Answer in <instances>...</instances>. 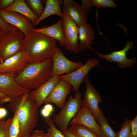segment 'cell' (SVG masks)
Returning a JSON list of instances; mask_svg holds the SVG:
<instances>
[{"label": "cell", "mask_w": 137, "mask_h": 137, "mask_svg": "<svg viewBox=\"0 0 137 137\" xmlns=\"http://www.w3.org/2000/svg\"><path fill=\"white\" fill-rule=\"evenodd\" d=\"M8 107L13 112H17L20 125L18 137L30 134L38 122L39 107L29 93L16 97Z\"/></svg>", "instance_id": "1"}, {"label": "cell", "mask_w": 137, "mask_h": 137, "mask_svg": "<svg viewBox=\"0 0 137 137\" xmlns=\"http://www.w3.org/2000/svg\"><path fill=\"white\" fill-rule=\"evenodd\" d=\"M57 41L42 33L32 30L25 37L23 49L31 63L40 62L52 58L58 47Z\"/></svg>", "instance_id": "2"}, {"label": "cell", "mask_w": 137, "mask_h": 137, "mask_svg": "<svg viewBox=\"0 0 137 137\" xmlns=\"http://www.w3.org/2000/svg\"><path fill=\"white\" fill-rule=\"evenodd\" d=\"M53 67L52 58L40 62L30 63L17 75L15 81L22 88L30 90L35 89L51 77Z\"/></svg>", "instance_id": "3"}, {"label": "cell", "mask_w": 137, "mask_h": 137, "mask_svg": "<svg viewBox=\"0 0 137 137\" xmlns=\"http://www.w3.org/2000/svg\"><path fill=\"white\" fill-rule=\"evenodd\" d=\"M82 94L79 91L73 97L71 95L58 114L53 116V120L62 132L68 129L72 119L77 113L83 105Z\"/></svg>", "instance_id": "4"}, {"label": "cell", "mask_w": 137, "mask_h": 137, "mask_svg": "<svg viewBox=\"0 0 137 137\" xmlns=\"http://www.w3.org/2000/svg\"><path fill=\"white\" fill-rule=\"evenodd\" d=\"M24 38L20 30L5 33L0 37V63L23 49Z\"/></svg>", "instance_id": "5"}, {"label": "cell", "mask_w": 137, "mask_h": 137, "mask_svg": "<svg viewBox=\"0 0 137 137\" xmlns=\"http://www.w3.org/2000/svg\"><path fill=\"white\" fill-rule=\"evenodd\" d=\"M61 6L63 15L62 26L65 38L64 46L71 52L79 53L78 27Z\"/></svg>", "instance_id": "6"}, {"label": "cell", "mask_w": 137, "mask_h": 137, "mask_svg": "<svg viewBox=\"0 0 137 137\" xmlns=\"http://www.w3.org/2000/svg\"><path fill=\"white\" fill-rule=\"evenodd\" d=\"M99 62L97 59L88 58L84 64L74 71L69 73L60 76L72 85V90L75 93L79 92L80 86L90 70L98 66Z\"/></svg>", "instance_id": "7"}, {"label": "cell", "mask_w": 137, "mask_h": 137, "mask_svg": "<svg viewBox=\"0 0 137 137\" xmlns=\"http://www.w3.org/2000/svg\"><path fill=\"white\" fill-rule=\"evenodd\" d=\"M30 63L26 53L23 49L0 63V74H18Z\"/></svg>", "instance_id": "8"}, {"label": "cell", "mask_w": 137, "mask_h": 137, "mask_svg": "<svg viewBox=\"0 0 137 137\" xmlns=\"http://www.w3.org/2000/svg\"><path fill=\"white\" fill-rule=\"evenodd\" d=\"M52 58L53 61V67L51 77L69 73L83 64L81 62H74L67 59L61 49L58 47Z\"/></svg>", "instance_id": "9"}, {"label": "cell", "mask_w": 137, "mask_h": 137, "mask_svg": "<svg viewBox=\"0 0 137 137\" xmlns=\"http://www.w3.org/2000/svg\"><path fill=\"white\" fill-rule=\"evenodd\" d=\"M83 81L85 83L86 87L82 99L83 104L89 108L98 123L100 110L98 104L102 102V99L98 91L90 82L88 75Z\"/></svg>", "instance_id": "10"}, {"label": "cell", "mask_w": 137, "mask_h": 137, "mask_svg": "<svg viewBox=\"0 0 137 137\" xmlns=\"http://www.w3.org/2000/svg\"><path fill=\"white\" fill-rule=\"evenodd\" d=\"M0 16L6 23L18 28L27 36L34 28L30 20L18 13L0 9Z\"/></svg>", "instance_id": "11"}, {"label": "cell", "mask_w": 137, "mask_h": 137, "mask_svg": "<svg viewBox=\"0 0 137 137\" xmlns=\"http://www.w3.org/2000/svg\"><path fill=\"white\" fill-rule=\"evenodd\" d=\"M72 88L70 83L60 78L43 104L53 103L58 108L61 109L66 102L67 97L70 94Z\"/></svg>", "instance_id": "12"}, {"label": "cell", "mask_w": 137, "mask_h": 137, "mask_svg": "<svg viewBox=\"0 0 137 137\" xmlns=\"http://www.w3.org/2000/svg\"><path fill=\"white\" fill-rule=\"evenodd\" d=\"M127 43L125 47L122 49L117 51H111L110 54H103L96 52L100 58L105 59L111 62H116L117 66L121 68L129 67L132 66L136 62V59L133 57L128 59L126 57L128 52L133 48L132 42L126 40Z\"/></svg>", "instance_id": "13"}, {"label": "cell", "mask_w": 137, "mask_h": 137, "mask_svg": "<svg viewBox=\"0 0 137 137\" xmlns=\"http://www.w3.org/2000/svg\"><path fill=\"white\" fill-rule=\"evenodd\" d=\"M79 124L84 126L93 131L98 137H101L100 128L89 108L83 104L80 109L69 124Z\"/></svg>", "instance_id": "14"}, {"label": "cell", "mask_w": 137, "mask_h": 137, "mask_svg": "<svg viewBox=\"0 0 137 137\" xmlns=\"http://www.w3.org/2000/svg\"><path fill=\"white\" fill-rule=\"evenodd\" d=\"M16 75L0 74V92L14 97L29 93L30 90L22 88L16 83L15 79Z\"/></svg>", "instance_id": "15"}, {"label": "cell", "mask_w": 137, "mask_h": 137, "mask_svg": "<svg viewBox=\"0 0 137 137\" xmlns=\"http://www.w3.org/2000/svg\"><path fill=\"white\" fill-rule=\"evenodd\" d=\"M60 79L59 76H52L44 83L29 93L39 107L43 104Z\"/></svg>", "instance_id": "16"}, {"label": "cell", "mask_w": 137, "mask_h": 137, "mask_svg": "<svg viewBox=\"0 0 137 137\" xmlns=\"http://www.w3.org/2000/svg\"><path fill=\"white\" fill-rule=\"evenodd\" d=\"M61 5L78 26L88 24V17L79 3L72 0L60 1Z\"/></svg>", "instance_id": "17"}, {"label": "cell", "mask_w": 137, "mask_h": 137, "mask_svg": "<svg viewBox=\"0 0 137 137\" xmlns=\"http://www.w3.org/2000/svg\"><path fill=\"white\" fill-rule=\"evenodd\" d=\"M62 19H60L55 24L48 26H44L32 30L42 33L59 42L62 47L64 46L65 38L62 26Z\"/></svg>", "instance_id": "18"}, {"label": "cell", "mask_w": 137, "mask_h": 137, "mask_svg": "<svg viewBox=\"0 0 137 137\" xmlns=\"http://www.w3.org/2000/svg\"><path fill=\"white\" fill-rule=\"evenodd\" d=\"M79 52L91 48L90 45L93 44L95 33L91 26L88 23L78 26Z\"/></svg>", "instance_id": "19"}, {"label": "cell", "mask_w": 137, "mask_h": 137, "mask_svg": "<svg viewBox=\"0 0 137 137\" xmlns=\"http://www.w3.org/2000/svg\"><path fill=\"white\" fill-rule=\"evenodd\" d=\"M4 10L20 13L29 19L33 24L39 18L30 9L24 0H14L10 6Z\"/></svg>", "instance_id": "20"}, {"label": "cell", "mask_w": 137, "mask_h": 137, "mask_svg": "<svg viewBox=\"0 0 137 137\" xmlns=\"http://www.w3.org/2000/svg\"><path fill=\"white\" fill-rule=\"evenodd\" d=\"M45 7L41 15L33 25L36 26L47 17L53 15L59 16L62 19L63 17L60 3L59 0H46L45 2Z\"/></svg>", "instance_id": "21"}, {"label": "cell", "mask_w": 137, "mask_h": 137, "mask_svg": "<svg viewBox=\"0 0 137 137\" xmlns=\"http://www.w3.org/2000/svg\"><path fill=\"white\" fill-rule=\"evenodd\" d=\"M98 123L100 128L101 137H116V133L112 129L101 109Z\"/></svg>", "instance_id": "22"}, {"label": "cell", "mask_w": 137, "mask_h": 137, "mask_svg": "<svg viewBox=\"0 0 137 137\" xmlns=\"http://www.w3.org/2000/svg\"><path fill=\"white\" fill-rule=\"evenodd\" d=\"M68 129L70 132L76 137H98L92 130L81 125H71Z\"/></svg>", "instance_id": "23"}, {"label": "cell", "mask_w": 137, "mask_h": 137, "mask_svg": "<svg viewBox=\"0 0 137 137\" xmlns=\"http://www.w3.org/2000/svg\"><path fill=\"white\" fill-rule=\"evenodd\" d=\"M45 122L49 128L47 132L44 134V137H64L62 132L56 127L52 119L47 118L45 119Z\"/></svg>", "instance_id": "24"}, {"label": "cell", "mask_w": 137, "mask_h": 137, "mask_svg": "<svg viewBox=\"0 0 137 137\" xmlns=\"http://www.w3.org/2000/svg\"><path fill=\"white\" fill-rule=\"evenodd\" d=\"M25 1L35 14L39 17L41 15L44 9L41 0H26Z\"/></svg>", "instance_id": "25"}, {"label": "cell", "mask_w": 137, "mask_h": 137, "mask_svg": "<svg viewBox=\"0 0 137 137\" xmlns=\"http://www.w3.org/2000/svg\"><path fill=\"white\" fill-rule=\"evenodd\" d=\"M91 8L93 6L96 7L97 10L101 8H115L116 5L112 0H89Z\"/></svg>", "instance_id": "26"}, {"label": "cell", "mask_w": 137, "mask_h": 137, "mask_svg": "<svg viewBox=\"0 0 137 137\" xmlns=\"http://www.w3.org/2000/svg\"><path fill=\"white\" fill-rule=\"evenodd\" d=\"M14 114L9 130L10 137H18L20 131V125L17 112Z\"/></svg>", "instance_id": "27"}, {"label": "cell", "mask_w": 137, "mask_h": 137, "mask_svg": "<svg viewBox=\"0 0 137 137\" xmlns=\"http://www.w3.org/2000/svg\"><path fill=\"white\" fill-rule=\"evenodd\" d=\"M131 120L126 118L121 125L119 131L116 133V137H130Z\"/></svg>", "instance_id": "28"}, {"label": "cell", "mask_w": 137, "mask_h": 137, "mask_svg": "<svg viewBox=\"0 0 137 137\" xmlns=\"http://www.w3.org/2000/svg\"><path fill=\"white\" fill-rule=\"evenodd\" d=\"M13 117L6 121H0V137H10L9 130Z\"/></svg>", "instance_id": "29"}, {"label": "cell", "mask_w": 137, "mask_h": 137, "mask_svg": "<svg viewBox=\"0 0 137 137\" xmlns=\"http://www.w3.org/2000/svg\"><path fill=\"white\" fill-rule=\"evenodd\" d=\"M0 27L3 29L5 33H7L16 30H20L18 28L5 22L0 16Z\"/></svg>", "instance_id": "30"}, {"label": "cell", "mask_w": 137, "mask_h": 137, "mask_svg": "<svg viewBox=\"0 0 137 137\" xmlns=\"http://www.w3.org/2000/svg\"><path fill=\"white\" fill-rule=\"evenodd\" d=\"M130 137H137V116L131 121Z\"/></svg>", "instance_id": "31"}, {"label": "cell", "mask_w": 137, "mask_h": 137, "mask_svg": "<svg viewBox=\"0 0 137 137\" xmlns=\"http://www.w3.org/2000/svg\"><path fill=\"white\" fill-rule=\"evenodd\" d=\"M14 0H0V9L4 10L7 8L14 2Z\"/></svg>", "instance_id": "32"}, {"label": "cell", "mask_w": 137, "mask_h": 137, "mask_svg": "<svg viewBox=\"0 0 137 137\" xmlns=\"http://www.w3.org/2000/svg\"><path fill=\"white\" fill-rule=\"evenodd\" d=\"M16 97H14L7 95L4 96L0 97V105L5 103H10Z\"/></svg>", "instance_id": "33"}, {"label": "cell", "mask_w": 137, "mask_h": 137, "mask_svg": "<svg viewBox=\"0 0 137 137\" xmlns=\"http://www.w3.org/2000/svg\"><path fill=\"white\" fill-rule=\"evenodd\" d=\"M44 133L43 131L36 130H34L30 135L23 137H44Z\"/></svg>", "instance_id": "34"}, {"label": "cell", "mask_w": 137, "mask_h": 137, "mask_svg": "<svg viewBox=\"0 0 137 137\" xmlns=\"http://www.w3.org/2000/svg\"><path fill=\"white\" fill-rule=\"evenodd\" d=\"M7 111L5 108L0 107V120L4 118L7 115Z\"/></svg>", "instance_id": "35"}, {"label": "cell", "mask_w": 137, "mask_h": 137, "mask_svg": "<svg viewBox=\"0 0 137 137\" xmlns=\"http://www.w3.org/2000/svg\"><path fill=\"white\" fill-rule=\"evenodd\" d=\"M51 113L50 112L43 108L41 110V114L44 117H48L49 116Z\"/></svg>", "instance_id": "36"}, {"label": "cell", "mask_w": 137, "mask_h": 137, "mask_svg": "<svg viewBox=\"0 0 137 137\" xmlns=\"http://www.w3.org/2000/svg\"><path fill=\"white\" fill-rule=\"evenodd\" d=\"M62 132L64 137H76L70 132L68 129L63 131Z\"/></svg>", "instance_id": "37"}, {"label": "cell", "mask_w": 137, "mask_h": 137, "mask_svg": "<svg viewBox=\"0 0 137 137\" xmlns=\"http://www.w3.org/2000/svg\"><path fill=\"white\" fill-rule=\"evenodd\" d=\"M43 108L51 113L53 110V107L51 104H47L43 107Z\"/></svg>", "instance_id": "38"}, {"label": "cell", "mask_w": 137, "mask_h": 137, "mask_svg": "<svg viewBox=\"0 0 137 137\" xmlns=\"http://www.w3.org/2000/svg\"><path fill=\"white\" fill-rule=\"evenodd\" d=\"M5 33V32L3 29L0 27V37L3 34Z\"/></svg>", "instance_id": "39"}, {"label": "cell", "mask_w": 137, "mask_h": 137, "mask_svg": "<svg viewBox=\"0 0 137 137\" xmlns=\"http://www.w3.org/2000/svg\"><path fill=\"white\" fill-rule=\"evenodd\" d=\"M8 95L6 94L0 92V97L5 96Z\"/></svg>", "instance_id": "40"}, {"label": "cell", "mask_w": 137, "mask_h": 137, "mask_svg": "<svg viewBox=\"0 0 137 137\" xmlns=\"http://www.w3.org/2000/svg\"></svg>", "instance_id": "41"}]
</instances>
